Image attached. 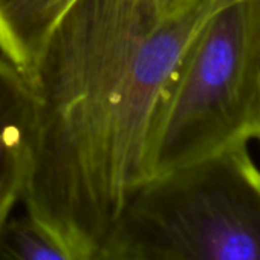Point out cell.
Segmentation results:
<instances>
[{
	"mask_svg": "<svg viewBox=\"0 0 260 260\" xmlns=\"http://www.w3.org/2000/svg\"><path fill=\"white\" fill-rule=\"evenodd\" d=\"M225 0H77L25 74L32 93L26 216L74 260H93L134 193L166 87Z\"/></svg>",
	"mask_w": 260,
	"mask_h": 260,
	"instance_id": "cell-1",
	"label": "cell"
},
{
	"mask_svg": "<svg viewBox=\"0 0 260 260\" xmlns=\"http://www.w3.org/2000/svg\"><path fill=\"white\" fill-rule=\"evenodd\" d=\"M93 260H260V170L246 146L144 182Z\"/></svg>",
	"mask_w": 260,
	"mask_h": 260,
	"instance_id": "cell-2",
	"label": "cell"
},
{
	"mask_svg": "<svg viewBox=\"0 0 260 260\" xmlns=\"http://www.w3.org/2000/svg\"><path fill=\"white\" fill-rule=\"evenodd\" d=\"M258 37L260 0H225L204 23L161 98L150 179L257 140Z\"/></svg>",
	"mask_w": 260,
	"mask_h": 260,
	"instance_id": "cell-3",
	"label": "cell"
},
{
	"mask_svg": "<svg viewBox=\"0 0 260 260\" xmlns=\"http://www.w3.org/2000/svg\"><path fill=\"white\" fill-rule=\"evenodd\" d=\"M31 122L28 80L0 55V233L23 196Z\"/></svg>",
	"mask_w": 260,
	"mask_h": 260,
	"instance_id": "cell-4",
	"label": "cell"
},
{
	"mask_svg": "<svg viewBox=\"0 0 260 260\" xmlns=\"http://www.w3.org/2000/svg\"><path fill=\"white\" fill-rule=\"evenodd\" d=\"M77 0H0V55L23 75Z\"/></svg>",
	"mask_w": 260,
	"mask_h": 260,
	"instance_id": "cell-5",
	"label": "cell"
},
{
	"mask_svg": "<svg viewBox=\"0 0 260 260\" xmlns=\"http://www.w3.org/2000/svg\"><path fill=\"white\" fill-rule=\"evenodd\" d=\"M0 239L20 260H74L28 216L10 219Z\"/></svg>",
	"mask_w": 260,
	"mask_h": 260,
	"instance_id": "cell-6",
	"label": "cell"
},
{
	"mask_svg": "<svg viewBox=\"0 0 260 260\" xmlns=\"http://www.w3.org/2000/svg\"><path fill=\"white\" fill-rule=\"evenodd\" d=\"M158 2H159V5H161L166 11H175V10H178L179 7L188 4L190 0H158Z\"/></svg>",
	"mask_w": 260,
	"mask_h": 260,
	"instance_id": "cell-7",
	"label": "cell"
},
{
	"mask_svg": "<svg viewBox=\"0 0 260 260\" xmlns=\"http://www.w3.org/2000/svg\"><path fill=\"white\" fill-rule=\"evenodd\" d=\"M0 260H20L5 243L0 239Z\"/></svg>",
	"mask_w": 260,
	"mask_h": 260,
	"instance_id": "cell-8",
	"label": "cell"
},
{
	"mask_svg": "<svg viewBox=\"0 0 260 260\" xmlns=\"http://www.w3.org/2000/svg\"><path fill=\"white\" fill-rule=\"evenodd\" d=\"M257 81H258V134H257V140L260 141V37H258V57H257Z\"/></svg>",
	"mask_w": 260,
	"mask_h": 260,
	"instance_id": "cell-9",
	"label": "cell"
}]
</instances>
